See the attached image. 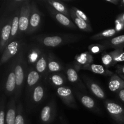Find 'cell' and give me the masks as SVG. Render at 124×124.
<instances>
[{"instance_id": "cell-1", "label": "cell", "mask_w": 124, "mask_h": 124, "mask_svg": "<svg viewBox=\"0 0 124 124\" xmlns=\"http://www.w3.org/2000/svg\"><path fill=\"white\" fill-rule=\"evenodd\" d=\"M83 38V36L71 33H62L56 35H41L31 37V40L42 47L52 48L77 42Z\"/></svg>"}, {"instance_id": "cell-2", "label": "cell", "mask_w": 124, "mask_h": 124, "mask_svg": "<svg viewBox=\"0 0 124 124\" xmlns=\"http://www.w3.org/2000/svg\"><path fill=\"white\" fill-rule=\"evenodd\" d=\"M27 45V44L25 43L21 50L20 52L14 58L15 62V72L16 76V91L13 96L16 102H19L22 90L25 85L27 72L29 68L25 57V52Z\"/></svg>"}, {"instance_id": "cell-3", "label": "cell", "mask_w": 124, "mask_h": 124, "mask_svg": "<svg viewBox=\"0 0 124 124\" xmlns=\"http://www.w3.org/2000/svg\"><path fill=\"white\" fill-rule=\"evenodd\" d=\"M46 87L40 82L30 93L26 94V110L27 113H30L35 107L41 104L46 98Z\"/></svg>"}, {"instance_id": "cell-4", "label": "cell", "mask_w": 124, "mask_h": 124, "mask_svg": "<svg viewBox=\"0 0 124 124\" xmlns=\"http://www.w3.org/2000/svg\"><path fill=\"white\" fill-rule=\"evenodd\" d=\"M26 43L24 41L22 37H18L12 41L11 43L8 44L6 48H5L3 53L1 54V58L0 59V65H2L5 63L15 58L17 54L20 52L24 44Z\"/></svg>"}, {"instance_id": "cell-5", "label": "cell", "mask_w": 124, "mask_h": 124, "mask_svg": "<svg viewBox=\"0 0 124 124\" xmlns=\"http://www.w3.org/2000/svg\"><path fill=\"white\" fill-rule=\"evenodd\" d=\"M15 59L11 62L6 72V77L4 78L3 89L4 93L7 96H12L14 95L16 91V76L15 72Z\"/></svg>"}, {"instance_id": "cell-6", "label": "cell", "mask_w": 124, "mask_h": 124, "mask_svg": "<svg viewBox=\"0 0 124 124\" xmlns=\"http://www.w3.org/2000/svg\"><path fill=\"white\" fill-rule=\"evenodd\" d=\"M107 111L116 124H124V108L114 101L107 99L104 101Z\"/></svg>"}, {"instance_id": "cell-7", "label": "cell", "mask_w": 124, "mask_h": 124, "mask_svg": "<svg viewBox=\"0 0 124 124\" xmlns=\"http://www.w3.org/2000/svg\"><path fill=\"white\" fill-rule=\"evenodd\" d=\"M31 13V1L25 0L20 10L19 15V37L23 33L27 34L30 25V18Z\"/></svg>"}, {"instance_id": "cell-8", "label": "cell", "mask_w": 124, "mask_h": 124, "mask_svg": "<svg viewBox=\"0 0 124 124\" xmlns=\"http://www.w3.org/2000/svg\"><path fill=\"white\" fill-rule=\"evenodd\" d=\"M13 15H10L2 20L1 23V38H0V53H3L7 46L11 35Z\"/></svg>"}, {"instance_id": "cell-9", "label": "cell", "mask_w": 124, "mask_h": 124, "mask_svg": "<svg viewBox=\"0 0 124 124\" xmlns=\"http://www.w3.org/2000/svg\"><path fill=\"white\" fill-rule=\"evenodd\" d=\"M44 52L43 47L38 44L31 43L30 45H27L25 57L28 66L34 67Z\"/></svg>"}, {"instance_id": "cell-10", "label": "cell", "mask_w": 124, "mask_h": 124, "mask_svg": "<svg viewBox=\"0 0 124 124\" xmlns=\"http://www.w3.org/2000/svg\"><path fill=\"white\" fill-rule=\"evenodd\" d=\"M56 94L62 102L68 107L76 109L78 108L73 90L67 86L56 88Z\"/></svg>"}, {"instance_id": "cell-11", "label": "cell", "mask_w": 124, "mask_h": 124, "mask_svg": "<svg viewBox=\"0 0 124 124\" xmlns=\"http://www.w3.org/2000/svg\"><path fill=\"white\" fill-rule=\"evenodd\" d=\"M42 16L43 14L38 8L36 2L34 1H31L30 25H29V30L27 34L31 35L39 30L41 25Z\"/></svg>"}, {"instance_id": "cell-12", "label": "cell", "mask_w": 124, "mask_h": 124, "mask_svg": "<svg viewBox=\"0 0 124 124\" xmlns=\"http://www.w3.org/2000/svg\"><path fill=\"white\" fill-rule=\"evenodd\" d=\"M56 115V104L52 99L42 108L40 115L41 122L42 124H50L53 122Z\"/></svg>"}, {"instance_id": "cell-13", "label": "cell", "mask_w": 124, "mask_h": 124, "mask_svg": "<svg viewBox=\"0 0 124 124\" xmlns=\"http://www.w3.org/2000/svg\"><path fill=\"white\" fill-rule=\"evenodd\" d=\"M65 75L67 81L74 86V88L79 91L87 92L85 85L79 76L77 70L73 65H69L65 68Z\"/></svg>"}, {"instance_id": "cell-14", "label": "cell", "mask_w": 124, "mask_h": 124, "mask_svg": "<svg viewBox=\"0 0 124 124\" xmlns=\"http://www.w3.org/2000/svg\"><path fill=\"white\" fill-rule=\"evenodd\" d=\"M73 90L75 96L86 108L88 109L96 114H101L100 108L93 98L87 94H85L84 93H82L75 88L73 89Z\"/></svg>"}, {"instance_id": "cell-15", "label": "cell", "mask_w": 124, "mask_h": 124, "mask_svg": "<svg viewBox=\"0 0 124 124\" xmlns=\"http://www.w3.org/2000/svg\"><path fill=\"white\" fill-rule=\"evenodd\" d=\"M44 3L45 6L47 8V10L48 11L50 15L52 16V18H54L59 24H61L63 26L65 27L69 28V29H73V30L77 29V26L75 25V23L69 17L64 15L62 13H61L59 12H57L56 10H55L53 7H51L48 4L46 3V2H44Z\"/></svg>"}, {"instance_id": "cell-16", "label": "cell", "mask_w": 124, "mask_h": 124, "mask_svg": "<svg viewBox=\"0 0 124 124\" xmlns=\"http://www.w3.org/2000/svg\"><path fill=\"white\" fill-rule=\"evenodd\" d=\"M42 78V76L36 71L35 67H29L25 79L26 94L30 93L33 88H35L38 84L40 83V80Z\"/></svg>"}, {"instance_id": "cell-17", "label": "cell", "mask_w": 124, "mask_h": 124, "mask_svg": "<svg viewBox=\"0 0 124 124\" xmlns=\"http://www.w3.org/2000/svg\"><path fill=\"white\" fill-rule=\"evenodd\" d=\"M93 60L94 59L92 53L89 52H84L76 55L72 65L78 72L84 67L92 64Z\"/></svg>"}, {"instance_id": "cell-18", "label": "cell", "mask_w": 124, "mask_h": 124, "mask_svg": "<svg viewBox=\"0 0 124 124\" xmlns=\"http://www.w3.org/2000/svg\"><path fill=\"white\" fill-rule=\"evenodd\" d=\"M45 81L54 88L65 86L67 81V76L65 74L61 72L53 73L49 74L44 78Z\"/></svg>"}, {"instance_id": "cell-19", "label": "cell", "mask_w": 124, "mask_h": 124, "mask_svg": "<svg viewBox=\"0 0 124 124\" xmlns=\"http://www.w3.org/2000/svg\"><path fill=\"white\" fill-rule=\"evenodd\" d=\"M82 79L87 88L94 96L100 99H105L106 98L105 93L98 83L85 76H83Z\"/></svg>"}, {"instance_id": "cell-20", "label": "cell", "mask_w": 124, "mask_h": 124, "mask_svg": "<svg viewBox=\"0 0 124 124\" xmlns=\"http://www.w3.org/2000/svg\"><path fill=\"white\" fill-rule=\"evenodd\" d=\"M64 67L62 63L58 59V58L52 52L48 53V63L47 75L58 73L64 70Z\"/></svg>"}, {"instance_id": "cell-21", "label": "cell", "mask_w": 124, "mask_h": 124, "mask_svg": "<svg viewBox=\"0 0 124 124\" xmlns=\"http://www.w3.org/2000/svg\"><path fill=\"white\" fill-rule=\"evenodd\" d=\"M16 101L14 96L12 97L7 105L6 111V124H15V123L16 115Z\"/></svg>"}, {"instance_id": "cell-22", "label": "cell", "mask_w": 124, "mask_h": 124, "mask_svg": "<svg viewBox=\"0 0 124 124\" xmlns=\"http://www.w3.org/2000/svg\"><path fill=\"white\" fill-rule=\"evenodd\" d=\"M48 63V53L44 52L34 67L36 71L42 76V78L44 79L46 78L47 75Z\"/></svg>"}, {"instance_id": "cell-23", "label": "cell", "mask_w": 124, "mask_h": 124, "mask_svg": "<svg viewBox=\"0 0 124 124\" xmlns=\"http://www.w3.org/2000/svg\"><path fill=\"white\" fill-rule=\"evenodd\" d=\"M101 44L105 46L107 49L108 48H124V35H119L116 37L113 38L108 39L104 40L101 42H99Z\"/></svg>"}, {"instance_id": "cell-24", "label": "cell", "mask_w": 124, "mask_h": 124, "mask_svg": "<svg viewBox=\"0 0 124 124\" xmlns=\"http://www.w3.org/2000/svg\"><path fill=\"white\" fill-rule=\"evenodd\" d=\"M82 70H89L95 74L105 76H110V77L114 74L113 71L109 70L104 65L95 64H91L88 65H86L82 68Z\"/></svg>"}, {"instance_id": "cell-25", "label": "cell", "mask_w": 124, "mask_h": 124, "mask_svg": "<svg viewBox=\"0 0 124 124\" xmlns=\"http://www.w3.org/2000/svg\"><path fill=\"white\" fill-rule=\"evenodd\" d=\"M108 88L111 92L117 93L119 91L124 89V80L117 73H114L109 80Z\"/></svg>"}, {"instance_id": "cell-26", "label": "cell", "mask_w": 124, "mask_h": 124, "mask_svg": "<svg viewBox=\"0 0 124 124\" xmlns=\"http://www.w3.org/2000/svg\"><path fill=\"white\" fill-rule=\"evenodd\" d=\"M69 11H70V17L73 20V22L75 23V25L77 26V27L79 29H80L82 31H86V32H91V31H93V29H92L90 24H88L85 21L82 20L81 18L78 17L72 8H70Z\"/></svg>"}, {"instance_id": "cell-27", "label": "cell", "mask_w": 124, "mask_h": 124, "mask_svg": "<svg viewBox=\"0 0 124 124\" xmlns=\"http://www.w3.org/2000/svg\"><path fill=\"white\" fill-rule=\"evenodd\" d=\"M20 9L14 12L13 17V21H12V29H11V35L8 44L11 43L12 41L15 40L17 38L19 37V15H20Z\"/></svg>"}, {"instance_id": "cell-28", "label": "cell", "mask_w": 124, "mask_h": 124, "mask_svg": "<svg viewBox=\"0 0 124 124\" xmlns=\"http://www.w3.org/2000/svg\"><path fill=\"white\" fill-rule=\"evenodd\" d=\"M44 2L50 5L57 12L62 13L63 15L67 16L69 18L70 16V11L68 10L66 6L63 2L56 1V0H47V1H44Z\"/></svg>"}, {"instance_id": "cell-29", "label": "cell", "mask_w": 124, "mask_h": 124, "mask_svg": "<svg viewBox=\"0 0 124 124\" xmlns=\"http://www.w3.org/2000/svg\"><path fill=\"white\" fill-rule=\"evenodd\" d=\"M117 31L115 29H109L107 30L102 31L98 33L95 34L90 37V39L92 40H103L105 39L110 38L112 36H115Z\"/></svg>"}, {"instance_id": "cell-30", "label": "cell", "mask_w": 124, "mask_h": 124, "mask_svg": "<svg viewBox=\"0 0 124 124\" xmlns=\"http://www.w3.org/2000/svg\"><path fill=\"white\" fill-rule=\"evenodd\" d=\"M115 52L114 50L110 52H104L101 56V61L104 67L108 69V68L113 66V58Z\"/></svg>"}, {"instance_id": "cell-31", "label": "cell", "mask_w": 124, "mask_h": 124, "mask_svg": "<svg viewBox=\"0 0 124 124\" xmlns=\"http://www.w3.org/2000/svg\"><path fill=\"white\" fill-rule=\"evenodd\" d=\"M15 124H27L26 118L23 109L22 103L20 101L18 102L16 107V115Z\"/></svg>"}, {"instance_id": "cell-32", "label": "cell", "mask_w": 124, "mask_h": 124, "mask_svg": "<svg viewBox=\"0 0 124 124\" xmlns=\"http://www.w3.org/2000/svg\"><path fill=\"white\" fill-rule=\"evenodd\" d=\"M6 96L2 94L0 100V124H6Z\"/></svg>"}, {"instance_id": "cell-33", "label": "cell", "mask_w": 124, "mask_h": 124, "mask_svg": "<svg viewBox=\"0 0 124 124\" xmlns=\"http://www.w3.org/2000/svg\"><path fill=\"white\" fill-rule=\"evenodd\" d=\"M25 1V0H13L10 1L8 4L7 5V9L10 12H15L16 11L21 8Z\"/></svg>"}, {"instance_id": "cell-34", "label": "cell", "mask_w": 124, "mask_h": 124, "mask_svg": "<svg viewBox=\"0 0 124 124\" xmlns=\"http://www.w3.org/2000/svg\"><path fill=\"white\" fill-rule=\"evenodd\" d=\"M88 52L92 54H98L104 52V50H107L106 47L100 43L90 44L88 46Z\"/></svg>"}, {"instance_id": "cell-35", "label": "cell", "mask_w": 124, "mask_h": 124, "mask_svg": "<svg viewBox=\"0 0 124 124\" xmlns=\"http://www.w3.org/2000/svg\"><path fill=\"white\" fill-rule=\"evenodd\" d=\"M114 58H113V66L116 65L117 63L124 61V51L123 48H117L114 50Z\"/></svg>"}, {"instance_id": "cell-36", "label": "cell", "mask_w": 124, "mask_h": 124, "mask_svg": "<svg viewBox=\"0 0 124 124\" xmlns=\"http://www.w3.org/2000/svg\"><path fill=\"white\" fill-rule=\"evenodd\" d=\"M71 8L73 10L74 12H75V13H76V15H77L78 17H79V18H81V19H82V20L85 21L86 23H88V24H90V20H89V19H88V16H87V15L85 14V13H84V12H82L81 10L79 9V8H76V7H71Z\"/></svg>"}, {"instance_id": "cell-37", "label": "cell", "mask_w": 124, "mask_h": 124, "mask_svg": "<svg viewBox=\"0 0 124 124\" xmlns=\"http://www.w3.org/2000/svg\"><path fill=\"white\" fill-rule=\"evenodd\" d=\"M115 23H116V26H115V29L117 32L120 31L121 30H123L124 29V23L120 21L116 20L115 21Z\"/></svg>"}, {"instance_id": "cell-38", "label": "cell", "mask_w": 124, "mask_h": 124, "mask_svg": "<svg viewBox=\"0 0 124 124\" xmlns=\"http://www.w3.org/2000/svg\"><path fill=\"white\" fill-rule=\"evenodd\" d=\"M116 73L117 74H121L124 75V65H116Z\"/></svg>"}, {"instance_id": "cell-39", "label": "cell", "mask_w": 124, "mask_h": 124, "mask_svg": "<svg viewBox=\"0 0 124 124\" xmlns=\"http://www.w3.org/2000/svg\"><path fill=\"white\" fill-rule=\"evenodd\" d=\"M117 96H118V98L120 99V100L122 101V102H124V89L119 91L117 93Z\"/></svg>"}, {"instance_id": "cell-40", "label": "cell", "mask_w": 124, "mask_h": 124, "mask_svg": "<svg viewBox=\"0 0 124 124\" xmlns=\"http://www.w3.org/2000/svg\"><path fill=\"white\" fill-rule=\"evenodd\" d=\"M105 1L114 5H120L121 2V0H105Z\"/></svg>"}, {"instance_id": "cell-41", "label": "cell", "mask_w": 124, "mask_h": 124, "mask_svg": "<svg viewBox=\"0 0 124 124\" xmlns=\"http://www.w3.org/2000/svg\"><path fill=\"white\" fill-rule=\"evenodd\" d=\"M116 20L120 21L122 22V23H124V13L119 15L117 16V18H116Z\"/></svg>"}, {"instance_id": "cell-42", "label": "cell", "mask_w": 124, "mask_h": 124, "mask_svg": "<svg viewBox=\"0 0 124 124\" xmlns=\"http://www.w3.org/2000/svg\"><path fill=\"white\" fill-rule=\"evenodd\" d=\"M120 6H121V7H124V0L121 1V3H120Z\"/></svg>"}, {"instance_id": "cell-43", "label": "cell", "mask_w": 124, "mask_h": 124, "mask_svg": "<svg viewBox=\"0 0 124 124\" xmlns=\"http://www.w3.org/2000/svg\"><path fill=\"white\" fill-rule=\"evenodd\" d=\"M117 75H118L122 79L124 80V75H121V74H117Z\"/></svg>"}]
</instances>
